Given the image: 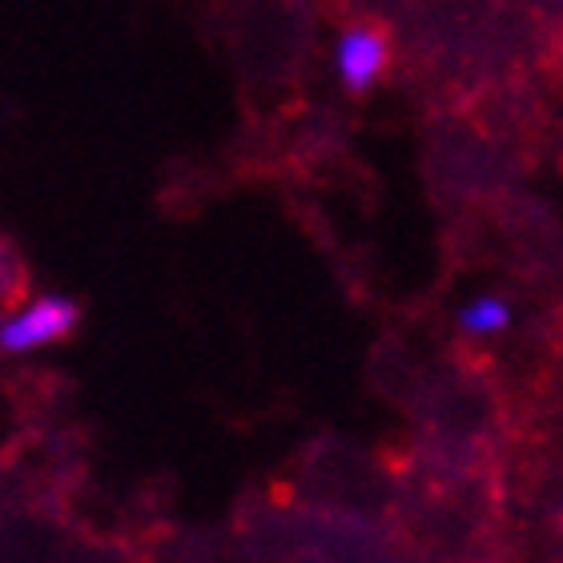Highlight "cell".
I'll return each instance as SVG.
<instances>
[{
    "label": "cell",
    "mask_w": 563,
    "mask_h": 563,
    "mask_svg": "<svg viewBox=\"0 0 563 563\" xmlns=\"http://www.w3.org/2000/svg\"><path fill=\"white\" fill-rule=\"evenodd\" d=\"M81 322V310L65 294H36L0 314V354H33L65 342Z\"/></svg>",
    "instance_id": "cell-1"
},
{
    "label": "cell",
    "mask_w": 563,
    "mask_h": 563,
    "mask_svg": "<svg viewBox=\"0 0 563 563\" xmlns=\"http://www.w3.org/2000/svg\"><path fill=\"white\" fill-rule=\"evenodd\" d=\"M390 65V41L378 24H351L334 45V73L346 93H371Z\"/></svg>",
    "instance_id": "cell-2"
},
{
    "label": "cell",
    "mask_w": 563,
    "mask_h": 563,
    "mask_svg": "<svg viewBox=\"0 0 563 563\" xmlns=\"http://www.w3.org/2000/svg\"><path fill=\"white\" fill-rule=\"evenodd\" d=\"M511 318H516V310L499 294H479V298L459 306V327L471 339H495V334H504L511 327Z\"/></svg>",
    "instance_id": "cell-3"
},
{
    "label": "cell",
    "mask_w": 563,
    "mask_h": 563,
    "mask_svg": "<svg viewBox=\"0 0 563 563\" xmlns=\"http://www.w3.org/2000/svg\"><path fill=\"white\" fill-rule=\"evenodd\" d=\"M21 282H24V271H21V258H16V250L0 238V314L16 302V294H21Z\"/></svg>",
    "instance_id": "cell-4"
}]
</instances>
